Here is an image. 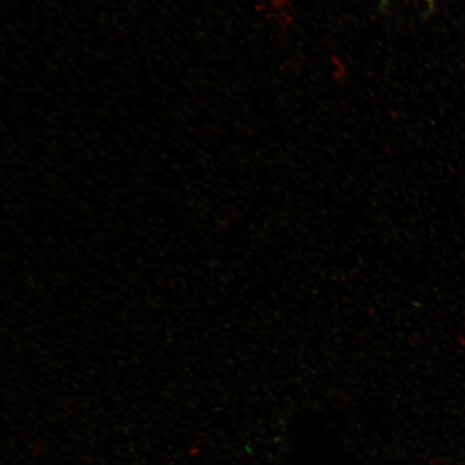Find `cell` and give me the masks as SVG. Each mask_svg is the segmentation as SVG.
Masks as SVG:
<instances>
[{"label":"cell","mask_w":465,"mask_h":465,"mask_svg":"<svg viewBox=\"0 0 465 465\" xmlns=\"http://www.w3.org/2000/svg\"><path fill=\"white\" fill-rule=\"evenodd\" d=\"M381 8H383V5H388V3L391 2V0H381ZM424 2H426L427 4L428 15H432L433 11L435 10L436 2H438V0H424Z\"/></svg>","instance_id":"6da1fadb"}]
</instances>
